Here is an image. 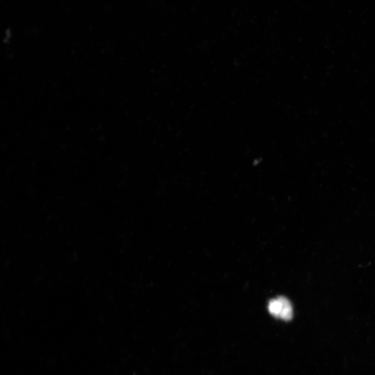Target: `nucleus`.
Wrapping results in <instances>:
<instances>
[{
	"label": "nucleus",
	"mask_w": 375,
	"mask_h": 375,
	"mask_svg": "<svg viewBox=\"0 0 375 375\" xmlns=\"http://www.w3.org/2000/svg\"><path fill=\"white\" fill-rule=\"evenodd\" d=\"M268 308L270 314L274 317L284 320H291L292 318V306L289 300L284 296L270 300Z\"/></svg>",
	"instance_id": "obj_1"
}]
</instances>
